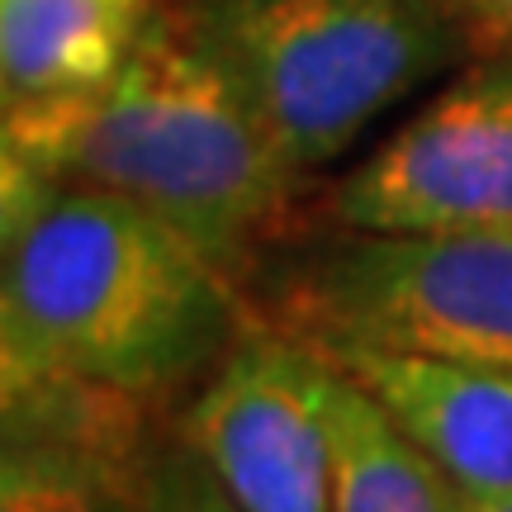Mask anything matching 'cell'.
Masks as SVG:
<instances>
[{
  "label": "cell",
  "mask_w": 512,
  "mask_h": 512,
  "mask_svg": "<svg viewBox=\"0 0 512 512\" xmlns=\"http://www.w3.org/2000/svg\"><path fill=\"white\" fill-rule=\"evenodd\" d=\"M223 261L152 209L5 166V394L81 384L143 399L223 347Z\"/></svg>",
  "instance_id": "obj_1"
},
{
  "label": "cell",
  "mask_w": 512,
  "mask_h": 512,
  "mask_svg": "<svg viewBox=\"0 0 512 512\" xmlns=\"http://www.w3.org/2000/svg\"><path fill=\"white\" fill-rule=\"evenodd\" d=\"M5 166L124 195L223 266L280 223L299 176L185 10L152 19L105 86L5 100Z\"/></svg>",
  "instance_id": "obj_2"
},
{
  "label": "cell",
  "mask_w": 512,
  "mask_h": 512,
  "mask_svg": "<svg viewBox=\"0 0 512 512\" xmlns=\"http://www.w3.org/2000/svg\"><path fill=\"white\" fill-rule=\"evenodd\" d=\"M185 19L299 171L347 152L456 57L441 0H195Z\"/></svg>",
  "instance_id": "obj_3"
},
{
  "label": "cell",
  "mask_w": 512,
  "mask_h": 512,
  "mask_svg": "<svg viewBox=\"0 0 512 512\" xmlns=\"http://www.w3.org/2000/svg\"><path fill=\"white\" fill-rule=\"evenodd\" d=\"M313 351H394L512 370V233H351L275 294Z\"/></svg>",
  "instance_id": "obj_4"
},
{
  "label": "cell",
  "mask_w": 512,
  "mask_h": 512,
  "mask_svg": "<svg viewBox=\"0 0 512 512\" xmlns=\"http://www.w3.org/2000/svg\"><path fill=\"white\" fill-rule=\"evenodd\" d=\"M351 233H512V53L475 67L337 190Z\"/></svg>",
  "instance_id": "obj_5"
},
{
  "label": "cell",
  "mask_w": 512,
  "mask_h": 512,
  "mask_svg": "<svg viewBox=\"0 0 512 512\" xmlns=\"http://www.w3.org/2000/svg\"><path fill=\"white\" fill-rule=\"evenodd\" d=\"M332 366L290 332L228 351L185 413V446L238 512H332Z\"/></svg>",
  "instance_id": "obj_6"
},
{
  "label": "cell",
  "mask_w": 512,
  "mask_h": 512,
  "mask_svg": "<svg viewBox=\"0 0 512 512\" xmlns=\"http://www.w3.org/2000/svg\"><path fill=\"white\" fill-rule=\"evenodd\" d=\"M128 403L81 384L5 394L0 512H128Z\"/></svg>",
  "instance_id": "obj_7"
},
{
  "label": "cell",
  "mask_w": 512,
  "mask_h": 512,
  "mask_svg": "<svg viewBox=\"0 0 512 512\" xmlns=\"http://www.w3.org/2000/svg\"><path fill=\"white\" fill-rule=\"evenodd\" d=\"M403 422L460 494L512 498V370L394 351H318Z\"/></svg>",
  "instance_id": "obj_8"
},
{
  "label": "cell",
  "mask_w": 512,
  "mask_h": 512,
  "mask_svg": "<svg viewBox=\"0 0 512 512\" xmlns=\"http://www.w3.org/2000/svg\"><path fill=\"white\" fill-rule=\"evenodd\" d=\"M157 15V0H0L5 100L105 86Z\"/></svg>",
  "instance_id": "obj_9"
},
{
  "label": "cell",
  "mask_w": 512,
  "mask_h": 512,
  "mask_svg": "<svg viewBox=\"0 0 512 512\" xmlns=\"http://www.w3.org/2000/svg\"><path fill=\"white\" fill-rule=\"evenodd\" d=\"M332 366V361H328ZM332 512H460V489L361 380L332 366Z\"/></svg>",
  "instance_id": "obj_10"
},
{
  "label": "cell",
  "mask_w": 512,
  "mask_h": 512,
  "mask_svg": "<svg viewBox=\"0 0 512 512\" xmlns=\"http://www.w3.org/2000/svg\"><path fill=\"white\" fill-rule=\"evenodd\" d=\"M138 512H238V503L223 494L214 470L190 446H181L147 475Z\"/></svg>",
  "instance_id": "obj_11"
},
{
  "label": "cell",
  "mask_w": 512,
  "mask_h": 512,
  "mask_svg": "<svg viewBox=\"0 0 512 512\" xmlns=\"http://www.w3.org/2000/svg\"><path fill=\"white\" fill-rule=\"evenodd\" d=\"M460 19L479 29V43L494 53H512V0H456Z\"/></svg>",
  "instance_id": "obj_12"
},
{
  "label": "cell",
  "mask_w": 512,
  "mask_h": 512,
  "mask_svg": "<svg viewBox=\"0 0 512 512\" xmlns=\"http://www.w3.org/2000/svg\"><path fill=\"white\" fill-rule=\"evenodd\" d=\"M460 512H512V498H475V494H460Z\"/></svg>",
  "instance_id": "obj_13"
}]
</instances>
